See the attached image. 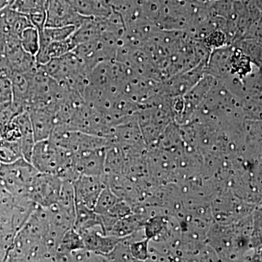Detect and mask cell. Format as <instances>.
Masks as SVG:
<instances>
[{
	"label": "cell",
	"mask_w": 262,
	"mask_h": 262,
	"mask_svg": "<svg viewBox=\"0 0 262 262\" xmlns=\"http://www.w3.org/2000/svg\"><path fill=\"white\" fill-rule=\"evenodd\" d=\"M72 153L53 144L49 139L37 141L30 163L38 173L57 175L60 169L72 158Z\"/></svg>",
	"instance_id": "1"
},
{
	"label": "cell",
	"mask_w": 262,
	"mask_h": 262,
	"mask_svg": "<svg viewBox=\"0 0 262 262\" xmlns=\"http://www.w3.org/2000/svg\"><path fill=\"white\" fill-rule=\"evenodd\" d=\"M62 180L53 174L38 173L29 187V196L38 206L48 208L58 201Z\"/></svg>",
	"instance_id": "2"
},
{
	"label": "cell",
	"mask_w": 262,
	"mask_h": 262,
	"mask_svg": "<svg viewBox=\"0 0 262 262\" xmlns=\"http://www.w3.org/2000/svg\"><path fill=\"white\" fill-rule=\"evenodd\" d=\"M75 204H82L94 209L101 191L106 187L104 176L80 175L72 182Z\"/></svg>",
	"instance_id": "3"
},
{
	"label": "cell",
	"mask_w": 262,
	"mask_h": 262,
	"mask_svg": "<svg viewBox=\"0 0 262 262\" xmlns=\"http://www.w3.org/2000/svg\"><path fill=\"white\" fill-rule=\"evenodd\" d=\"M106 148L87 150L74 155L76 168L80 175L102 177L104 175Z\"/></svg>",
	"instance_id": "4"
},
{
	"label": "cell",
	"mask_w": 262,
	"mask_h": 262,
	"mask_svg": "<svg viewBox=\"0 0 262 262\" xmlns=\"http://www.w3.org/2000/svg\"><path fill=\"white\" fill-rule=\"evenodd\" d=\"M84 248L106 257L121 238L103 233L100 226L91 227L80 232Z\"/></svg>",
	"instance_id": "5"
},
{
	"label": "cell",
	"mask_w": 262,
	"mask_h": 262,
	"mask_svg": "<svg viewBox=\"0 0 262 262\" xmlns=\"http://www.w3.org/2000/svg\"><path fill=\"white\" fill-rule=\"evenodd\" d=\"M27 112L36 142L49 139L55 126V112L48 107H33Z\"/></svg>",
	"instance_id": "6"
},
{
	"label": "cell",
	"mask_w": 262,
	"mask_h": 262,
	"mask_svg": "<svg viewBox=\"0 0 262 262\" xmlns=\"http://www.w3.org/2000/svg\"><path fill=\"white\" fill-rule=\"evenodd\" d=\"M13 121L17 124L21 134L20 142L22 156L27 161H31L33 149L36 141L31 123L30 117L27 111L17 115L13 119Z\"/></svg>",
	"instance_id": "7"
},
{
	"label": "cell",
	"mask_w": 262,
	"mask_h": 262,
	"mask_svg": "<svg viewBox=\"0 0 262 262\" xmlns=\"http://www.w3.org/2000/svg\"><path fill=\"white\" fill-rule=\"evenodd\" d=\"M96 226L101 227L100 215L89 207L82 204H75V220L73 228L80 233L82 231Z\"/></svg>",
	"instance_id": "8"
},
{
	"label": "cell",
	"mask_w": 262,
	"mask_h": 262,
	"mask_svg": "<svg viewBox=\"0 0 262 262\" xmlns=\"http://www.w3.org/2000/svg\"><path fill=\"white\" fill-rule=\"evenodd\" d=\"M84 248L82 236L75 229H69L63 234L58 245L56 254V261H63L67 253Z\"/></svg>",
	"instance_id": "9"
},
{
	"label": "cell",
	"mask_w": 262,
	"mask_h": 262,
	"mask_svg": "<svg viewBox=\"0 0 262 262\" xmlns=\"http://www.w3.org/2000/svg\"><path fill=\"white\" fill-rule=\"evenodd\" d=\"M48 0H15L10 7L21 14L29 15L47 12Z\"/></svg>",
	"instance_id": "10"
},
{
	"label": "cell",
	"mask_w": 262,
	"mask_h": 262,
	"mask_svg": "<svg viewBox=\"0 0 262 262\" xmlns=\"http://www.w3.org/2000/svg\"><path fill=\"white\" fill-rule=\"evenodd\" d=\"M23 158L19 141H8L0 137V163L10 164Z\"/></svg>",
	"instance_id": "11"
},
{
	"label": "cell",
	"mask_w": 262,
	"mask_h": 262,
	"mask_svg": "<svg viewBox=\"0 0 262 262\" xmlns=\"http://www.w3.org/2000/svg\"><path fill=\"white\" fill-rule=\"evenodd\" d=\"M22 49L29 54L35 56L39 48V33L34 27L24 29L20 36Z\"/></svg>",
	"instance_id": "12"
},
{
	"label": "cell",
	"mask_w": 262,
	"mask_h": 262,
	"mask_svg": "<svg viewBox=\"0 0 262 262\" xmlns=\"http://www.w3.org/2000/svg\"><path fill=\"white\" fill-rule=\"evenodd\" d=\"M119 199L120 198L116 194H114L110 187L106 185L98 196L96 206L94 208V211L99 215L105 214Z\"/></svg>",
	"instance_id": "13"
},
{
	"label": "cell",
	"mask_w": 262,
	"mask_h": 262,
	"mask_svg": "<svg viewBox=\"0 0 262 262\" xmlns=\"http://www.w3.org/2000/svg\"><path fill=\"white\" fill-rule=\"evenodd\" d=\"M107 261H136L131 255L129 244L122 237L113 251L106 256Z\"/></svg>",
	"instance_id": "14"
},
{
	"label": "cell",
	"mask_w": 262,
	"mask_h": 262,
	"mask_svg": "<svg viewBox=\"0 0 262 262\" xmlns=\"http://www.w3.org/2000/svg\"><path fill=\"white\" fill-rule=\"evenodd\" d=\"M77 27L73 25L64 26L58 27H45L41 32L50 42L53 41H63L70 38Z\"/></svg>",
	"instance_id": "15"
},
{
	"label": "cell",
	"mask_w": 262,
	"mask_h": 262,
	"mask_svg": "<svg viewBox=\"0 0 262 262\" xmlns=\"http://www.w3.org/2000/svg\"><path fill=\"white\" fill-rule=\"evenodd\" d=\"M63 261H106V258L102 255L82 248L67 253Z\"/></svg>",
	"instance_id": "16"
},
{
	"label": "cell",
	"mask_w": 262,
	"mask_h": 262,
	"mask_svg": "<svg viewBox=\"0 0 262 262\" xmlns=\"http://www.w3.org/2000/svg\"><path fill=\"white\" fill-rule=\"evenodd\" d=\"M149 243L146 237L129 244L131 255L136 261H146L149 258Z\"/></svg>",
	"instance_id": "17"
},
{
	"label": "cell",
	"mask_w": 262,
	"mask_h": 262,
	"mask_svg": "<svg viewBox=\"0 0 262 262\" xmlns=\"http://www.w3.org/2000/svg\"><path fill=\"white\" fill-rule=\"evenodd\" d=\"M74 49L70 38L63 41H53L48 46L47 52L50 59L59 58Z\"/></svg>",
	"instance_id": "18"
},
{
	"label": "cell",
	"mask_w": 262,
	"mask_h": 262,
	"mask_svg": "<svg viewBox=\"0 0 262 262\" xmlns=\"http://www.w3.org/2000/svg\"><path fill=\"white\" fill-rule=\"evenodd\" d=\"M11 101L0 104V134L17 115Z\"/></svg>",
	"instance_id": "19"
},
{
	"label": "cell",
	"mask_w": 262,
	"mask_h": 262,
	"mask_svg": "<svg viewBox=\"0 0 262 262\" xmlns=\"http://www.w3.org/2000/svg\"><path fill=\"white\" fill-rule=\"evenodd\" d=\"M13 84L10 78L0 76V104L10 102L13 99Z\"/></svg>",
	"instance_id": "20"
},
{
	"label": "cell",
	"mask_w": 262,
	"mask_h": 262,
	"mask_svg": "<svg viewBox=\"0 0 262 262\" xmlns=\"http://www.w3.org/2000/svg\"><path fill=\"white\" fill-rule=\"evenodd\" d=\"M0 137L8 141H19L21 138L20 131L17 124L14 121L10 122L6 128L0 134Z\"/></svg>",
	"instance_id": "21"
},
{
	"label": "cell",
	"mask_w": 262,
	"mask_h": 262,
	"mask_svg": "<svg viewBox=\"0 0 262 262\" xmlns=\"http://www.w3.org/2000/svg\"><path fill=\"white\" fill-rule=\"evenodd\" d=\"M7 253H8V249L0 244V261H5Z\"/></svg>",
	"instance_id": "22"
},
{
	"label": "cell",
	"mask_w": 262,
	"mask_h": 262,
	"mask_svg": "<svg viewBox=\"0 0 262 262\" xmlns=\"http://www.w3.org/2000/svg\"><path fill=\"white\" fill-rule=\"evenodd\" d=\"M8 6V0H0V10Z\"/></svg>",
	"instance_id": "23"
},
{
	"label": "cell",
	"mask_w": 262,
	"mask_h": 262,
	"mask_svg": "<svg viewBox=\"0 0 262 262\" xmlns=\"http://www.w3.org/2000/svg\"><path fill=\"white\" fill-rule=\"evenodd\" d=\"M0 165H1V163H0Z\"/></svg>",
	"instance_id": "24"
}]
</instances>
